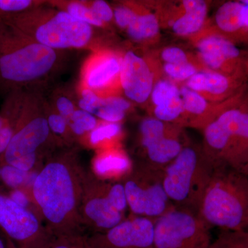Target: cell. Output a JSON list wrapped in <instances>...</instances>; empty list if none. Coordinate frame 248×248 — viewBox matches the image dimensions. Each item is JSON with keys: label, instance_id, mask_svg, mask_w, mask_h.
I'll return each instance as SVG.
<instances>
[{"label": "cell", "instance_id": "9c48e42d", "mask_svg": "<svg viewBox=\"0 0 248 248\" xmlns=\"http://www.w3.org/2000/svg\"><path fill=\"white\" fill-rule=\"evenodd\" d=\"M163 170L143 164L124 184L128 207L135 215L156 219L175 208L165 191Z\"/></svg>", "mask_w": 248, "mask_h": 248}, {"label": "cell", "instance_id": "8992f818", "mask_svg": "<svg viewBox=\"0 0 248 248\" xmlns=\"http://www.w3.org/2000/svg\"><path fill=\"white\" fill-rule=\"evenodd\" d=\"M32 101L24 94L14 135L3 153L4 165L30 170L36 161V152L48 138L50 128L44 117H31Z\"/></svg>", "mask_w": 248, "mask_h": 248}, {"label": "cell", "instance_id": "3957f363", "mask_svg": "<svg viewBox=\"0 0 248 248\" xmlns=\"http://www.w3.org/2000/svg\"><path fill=\"white\" fill-rule=\"evenodd\" d=\"M0 21L31 40L58 51L89 47L94 39V27L63 10L32 8L0 17Z\"/></svg>", "mask_w": 248, "mask_h": 248}, {"label": "cell", "instance_id": "4fadbf2b", "mask_svg": "<svg viewBox=\"0 0 248 248\" xmlns=\"http://www.w3.org/2000/svg\"><path fill=\"white\" fill-rule=\"evenodd\" d=\"M208 4L202 0L164 4L160 13L161 27H167L179 37L191 39L208 24Z\"/></svg>", "mask_w": 248, "mask_h": 248}, {"label": "cell", "instance_id": "8d00e7d4", "mask_svg": "<svg viewBox=\"0 0 248 248\" xmlns=\"http://www.w3.org/2000/svg\"><path fill=\"white\" fill-rule=\"evenodd\" d=\"M47 121L50 130L59 135L64 133L68 125L66 119L59 113H53L49 115Z\"/></svg>", "mask_w": 248, "mask_h": 248}, {"label": "cell", "instance_id": "7bdbcfd3", "mask_svg": "<svg viewBox=\"0 0 248 248\" xmlns=\"http://www.w3.org/2000/svg\"><path fill=\"white\" fill-rule=\"evenodd\" d=\"M246 69H247L248 71V61L246 62Z\"/></svg>", "mask_w": 248, "mask_h": 248}, {"label": "cell", "instance_id": "9a60e30c", "mask_svg": "<svg viewBox=\"0 0 248 248\" xmlns=\"http://www.w3.org/2000/svg\"><path fill=\"white\" fill-rule=\"evenodd\" d=\"M182 84L215 104L226 102L247 88L246 77L206 70L198 72Z\"/></svg>", "mask_w": 248, "mask_h": 248}, {"label": "cell", "instance_id": "7a4b0ae2", "mask_svg": "<svg viewBox=\"0 0 248 248\" xmlns=\"http://www.w3.org/2000/svg\"><path fill=\"white\" fill-rule=\"evenodd\" d=\"M58 52L0 21V88L12 93L43 79L56 67Z\"/></svg>", "mask_w": 248, "mask_h": 248}, {"label": "cell", "instance_id": "7c38bea8", "mask_svg": "<svg viewBox=\"0 0 248 248\" xmlns=\"http://www.w3.org/2000/svg\"><path fill=\"white\" fill-rule=\"evenodd\" d=\"M159 78L157 66L150 52L141 55L130 50L123 53L121 91L130 102L147 107L153 87Z\"/></svg>", "mask_w": 248, "mask_h": 248}, {"label": "cell", "instance_id": "cb8c5ba5", "mask_svg": "<svg viewBox=\"0 0 248 248\" xmlns=\"http://www.w3.org/2000/svg\"><path fill=\"white\" fill-rule=\"evenodd\" d=\"M130 166V161L126 156L119 152H111L98 158L94 164V169L98 174H122L126 172Z\"/></svg>", "mask_w": 248, "mask_h": 248}, {"label": "cell", "instance_id": "7402d4cb", "mask_svg": "<svg viewBox=\"0 0 248 248\" xmlns=\"http://www.w3.org/2000/svg\"><path fill=\"white\" fill-rule=\"evenodd\" d=\"M161 25L155 11L138 4V14L125 30L134 42L143 45H154L160 38Z\"/></svg>", "mask_w": 248, "mask_h": 248}, {"label": "cell", "instance_id": "1f68e13d", "mask_svg": "<svg viewBox=\"0 0 248 248\" xmlns=\"http://www.w3.org/2000/svg\"><path fill=\"white\" fill-rule=\"evenodd\" d=\"M93 115L99 117L100 120L107 123L120 124V122L125 118L126 112L104 105L102 103V97H101L99 107L94 111Z\"/></svg>", "mask_w": 248, "mask_h": 248}, {"label": "cell", "instance_id": "60d3db41", "mask_svg": "<svg viewBox=\"0 0 248 248\" xmlns=\"http://www.w3.org/2000/svg\"><path fill=\"white\" fill-rule=\"evenodd\" d=\"M0 248H5L4 243L1 238H0Z\"/></svg>", "mask_w": 248, "mask_h": 248}, {"label": "cell", "instance_id": "b9f144b4", "mask_svg": "<svg viewBox=\"0 0 248 248\" xmlns=\"http://www.w3.org/2000/svg\"><path fill=\"white\" fill-rule=\"evenodd\" d=\"M243 231L248 232V223L247 224V226H246V228H245L243 230Z\"/></svg>", "mask_w": 248, "mask_h": 248}, {"label": "cell", "instance_id": "d590c367", "mask_svg": "<svg viewBox=\"0 0 248 248\" xmlns=\"http://www.w3.org/2000/svg\"><path fill=\"white\" fill-rule=\"evenodd\" d=\"M55 107L58 113L67 120L71 117L73 112L76 111V106L70 98L66 96H60L55 103Z\"/></svg>", "mask_w": 248, "mask_h": 248}, {"label": "cell", "instance_id": "603a6c76", "mask_svg": "<svg viewBox=\"0 0 248 248\" xmlns=\"http://www.w3.org/2000/svg\"><path fill=\"white\" fill-rule=\"evenodd\" d=\"M154 60L157 66L159 78L171 80L178 84H184L196 73L203 71V68L199 63L169 64V63H158L155 59Z\"/></svg>", "mask_w": 248, "mask_h": 248}, {"label": "cell", "instance_id": "5b68a950", "mask_svg": "<svg viewBox=\"0 0 248 248\" xmlns=\"http://www.w3.org/2000/svg\"><path fill=\"white\" fill-rule=\"evenodd\" d=\"M216 169L202 145H187L163 170L165 191L174 206L198 214Z\"/></svg>", "mask_w": 248, "mask_h": 248}, {"label": "cell", "instance_id": "e0dca14e", "mask_svg": "<svg viewBox=\"0 0 248 248\" xmlns=\"http://www.w3.org/2000/svg\"><path fill=\"white\" fill-rule=\"evenodd\" d=\"M155 219L138 217L108 231L104 248H154Z\"/></svg>", "mask_w": 248, "mask_h": 248}, {"label": "cell", "instance_id": "ab89813d", "mask_svg": "<svg viewBox=\"0 0 248 248\" xmlns=\"http://www.w3.org/2000/svg\"><path fill=\"white\" fill-rule=\"evenodd\" d=\"M53 248H70L68 246H64V245H59V246H55Z\"/></svg>", "mask_w": 248, "mask_h": 248}, {"label": "cell", "instance_id": "d6a6232c", "mask_svg": "<svg viewBox=\"0 0 248 248\" xmlns=\"http://www.w3.org/2000/svg\"><path fill=\"white\" fill-rule=\"evenodd\" d=\"M27 172L9 165H5L1 167V178L6 184L11 187H17L22 185L27 178Z\"/></svg>", "mask_w": 248, "mask_h": 248}, {"label": "cell", "instance_id": "ba28073f", "mask_svg": "<svg viewBox=\"0 0 248 248\" xmlns=\"http://www.w3.org/2000/svg\"><path fill=\"white\" fill-rule=\"evenodd\" d=\"M32 192L42 213L53 223H59L76 203L71 174L64 165L51 163L35 178Z\"/></svg>", "mask_w": 248, "mask_h": 248}, {"label": "cell", "instance_id": "74e56055", "mask_svg": "<svg viewBox=\"0 0 248 248\" xmlns=\"http://www.w3.org/2000/svg\"><path fill=\"white\" fill-rule=\"evenodd\" d=\"M11 198L24 208H27L28 203H29V200H28L27 195L20 190H16V192H14Z\"/></svg>", "mask_w": 248, "mask_h": 248}, {"label": "cell", "instance_id": "f35d334b", "mask_svg": "<svg viewBox=\"0 0 248 248\" xmlns=\"http://www.w3.org/2000/svg\"><path fill=\"white\" fill-rule=\"evenodd\" d=\"M243 3V2H242ZM244 4V3H243ZM242 11L243 30L244 42H248V4H244Z\"/></svg>", "mask_w": 248, "mask_h": 248}, {"label": "cell", "instance_id": "ac0fdd59", "mask_svg": "<svg viewBox=\"0 0 248 248\" xmlns=\"http://www.w3.org/2000/svg\"><path fill=\"white\" fill-rule=\"evenodd\" d=\"M0 227L11 239L24 245L35 236L39 223L27 208L0 194Z\"/></svg>", "mask_w": 248, "mask_h": 248}, {"label": "cell", "instance_id": "8fae6325", "mask_svg": "<svg viewBox=\"0 0 248 248\" xmlns=\"http://www.w3.org/2000/svg\"><path fill=\"white\" fill-rule=\"evenodd\" d=\"M190 40L195 46L196 56L203 70L246 77V62L232 41L207 27Z\"/></svg>", "mask_w": 248, "mask_h": 248}, {"label": "cell", "instance_id": "484cf974", "mask_svg": "<svg viewBox=\"0 0 248 248\" xmlns=\"http://www.w3.org/2000/svg\"><path fill=\"white\" fill-rule=\"evenodd\" d=\"M208 248H248V232L244 231H221Z\"/></svg>", "mask_w": 248, "mask_h": 248}, {"label": "cell", "instance_id": "d4e9b609", "mask_svg": "<svg viewBox=\"0 0 248 248\" xmlns=\"http://www.w3.org/2000/svg\"><path fill=\"white\" fill-rule=\"evenodd\" d=\"M150 53L153 58L160 63L185 64L195 63L200 64L195 54L188 53L184 49L177 46L164 47Z\"/></svg>", "mask_w": 248, "mask_h": 248}, {"label": "cell", "instance_id": "83f0119b", "mask_svg": "<svg viewBox=\"0 0 248 248\" xmlns=\"http://www.w3.org/2000/svg\"><path fill=\"white\" fill-rule=\"evenodd\" d=\"M62 10L66 11L73 17L79 19L81 22L89 24L93 27L104 28L107 26V24L98 19L91 7L85 4L84 3L73 1L67 4L65 9Z\"/></svg>", "mask_w": 248, "mask_h": 248}, {"label": "cell", "instance_id": "4316f807", "mask_svg": "<svg viewBox=\"0 0 248 248\" xmlns=\"http://www.w3.org/2000/svg\"><path fill=\"white\" fill-rule=\"evenodd\" d=\"M67 122L73 133L78 135L92 132L97 126L95 116L81 109H76Z\"/></svg>", "mask_w": 248, "mask_h": 248}, {"label": "cell", "instance_id": "e575fe53", "mask_svg": "<svg viewBox=\"0 0 248 248\" xmlns=\"http://www.w3.org/2000/svg\"><path fill=\"white\" fill-rule=\"evenodd\" d=\"M93 13L104 24H109L114 19L113 9L108 4L107 1L102 0L94 1L90 6Z\"/></svg>", "mask_w": 248, "mask_h": 248}, {"label": "cell", "instance_id": "2e32d148", "mask_svg": "<svg viewBox=\"0 0 248 248\" xmlns=\"http://www.w3.org/2000/svg\"><path fill=\"white\" fill-rule=\"evenodd\" d=\"M147 107L149 117L184 128V104L177 83L166 78L158 79Z\"/></svg>", "mask_w": 248, "mask_h": 248}, {"label": "cell", "instance_id": "277c9868", "mask_svg": "<svg viewBox=\"0 0 248 248\" xmlns=\"http://www.w3.org/2000/svg\"><path fill=\"white\" fill-rule=\"evenodd\" d=\"M199 216L221 231H243L248 223V177L217 168L204 192Z\"/></svg>", "mask_w": 248, "mask_h": 248}, {"label": "cell", "instance_id": "6da1fadb", "mask_svg": "<svg viewBox=\"0 0 248 248\" xmlns=\"http://www.w3.org/2000/svg\"><path fill=\"white\" fill-rule=\"evenodd\" d=\"M202 131V146L216 168L248 177V88L227 101Z\"/></svg>", "mask_w": 248, "mask_h": 248}, {"label": "cell", "instance_id": "f546056e", "mask_svg": "<svg viewBox=\"0 0 248 248\" xmlns=\"http://www.w3.org/2000/svg\"><path fill=\"white\" fill-rule=\"evenodd\" d=\"M122 133V126L119 123H105L97 125L96 128L91 132V143L93 144H97L105 141L111 140L117 138Z\"/></svg>", "mask_w": 248, "mask_h": 248}, {"label": "cell", "instance_id": "5bb4252c", "mask_svg": "<svg viewBox=\"0 0 248 248\" xmlns=\"http://www.w3.org/2000/svg\"><path fill=\"white\" fill-rule=\"evenodd\" d=\"M122 55L123 53L112 50H104L94 55L83 71L84 87L98 94L105 93V97L117 95L121 91Z\"/></svg>", "mask_w": 248, "mask_h": 248}, {"label": "cell", "instance_id": "44dd1931", "mask_svg": "<svg viewBox=\"0 0 248 248\" xmlns=\"http://www.w3.org/2000/svg\"><path fill=\"white\" fill-rule=\"evenodd\" d=\"M241 1H229L222 4L215 13L213 27H206L232 41L244 42Z\"/></svg>", "mask_w": 248, "mask_h": 248}, {"label": "cell", "instance_id": "ffe728a7", "mask_svg": "<svg viewBox=\"0 0 248 248\" xmlns=\"http://www.w3.org/2000/svg\"><path fill=\"white\" fill-rule=\"evenodd\" d=\"M179 89L184 104V128L203 130L216 117L227 102L219 104L209 102L199 93L183 84H179Z\"/></svg>", "mask_w": 248, "mask_h": 248}, {"label": "cell", "instance_id": "30bf717a", "mask_svg": "<svg viewBox=\"0 0 248 248\" xmlns=\"http://www.w3.org/2000/svg\"><path fill=\"white\" fill-rule=\"evenodd\" d=\"M184 128L148 117L143 119L140 127V142L145 155V164L164 170L175 159L187 145Z\"/></svg>", "mask_w": 248, "mask_h": 248}, {"label": "cell", "instance_id": "836d02e7", "mask_svg": "<svg viewBox=\"0 0 248 248\" xmlns=\"http://www.w3.org/2000/svg\"><path fill=\"white\" fill-rule=\"evenodd\" d=\"M101 97H102L94 91L83 87L78 105L81 110L86 111L93 115L94 111L99 107Z\"/></svg>", "mask_w": 248, "mask_h": 248}, {"label": "cell", "instance_id": "4dcf8cb0", "mask_svg": "<svg viewBox=\"0 0 248 248\" xmlns=\"http://www.w3.org/2000/svg\"><path fill=\"white\" fill-rule=\"evenodd\" d=\"M33 4L31 0H0V17L25 12Z\"/></svg>", "mask_w": 248, "mask_h": 248}, {"label": "cell", "instance_id": "52a82bcc", "mask_svg": "<svg viewBox=\"0 0 248 248\" xmlns=\"http://www.w3.org/2000/svg\"><path fill=\"white\" fill-rule=\"evenodd\" d=\"M210 228L198 214L172 209L155 219L154 248H208Z\"/></svg>", "mask_w": 248, "mask_h": 248}, {"label": "cell", "instance_id": "f1b7e54d", "mask_svg": "<svg viewBox=\"0 0 248 248\" xmlns=\"http://www.w3.org/2000/svg\"><path fill=\"white\" fill-rule=\"evenodd\" d=\"M138 4L126 3L114 8V20L117 27L125 31L128 29L138 14Z\"/></svg>", "mask_w": 248, "mask_h": 248}, {"label": "cell", "instance_id": "d6986e66", "mask_svg": "<svg viewBox=\"0 0 248 248\" xmlns=\"http://www.w3.org/2000/svg\"><path fill=\"white\" fill-rule=\"evenodd\" d=\"M128 207L125 189L122 184L111 186L103 197L90 201L86 205V213L98 227L110 230L120 224L124 212Z\"/></svg>", "mask_w": 248, "mask_h": 248}]
</instances>
